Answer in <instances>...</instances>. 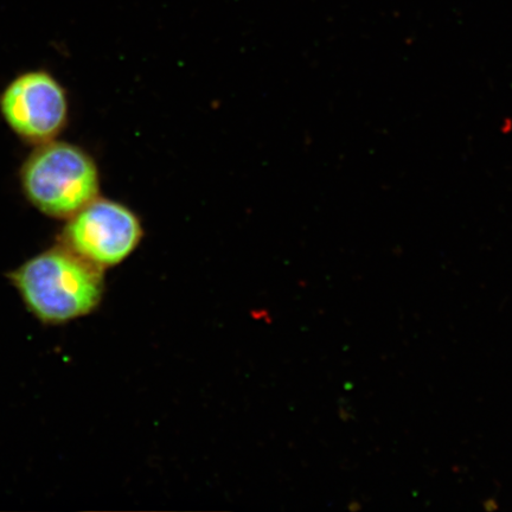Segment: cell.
<instances>
[{"mask_svg":"<svg viewBox=\"0 0 512 512\" xmlns=\"http://www.w3.org/2000/svg\"><path fill=\"white\" fill-rule=\"evenodd\" d=\"M0 112L24 142L46 144L67 125V94L53 75L34 70L18 75L4 89Z\"/></svg>","mask_w":512,"mask_h":512,"instance_id":"obj_4","label":"cell"},{"mask_svg":"<svg viewBox=\"0 0 512 512\" xmlns=\"http://www.w3.org/2000/svg\"><path fill=\"white\" fill-rule=\"evenodd\" d=\"M25 196L55 219H70L99 194V172L87 153L68 143L37 146L21 171Z\"/></svg>","mask_w":512,"mask_h":512,"instance_id":"obj_2","label":"cell"},{"mask_svg":"<svg viewBox=\"0 0 512 512\" xmlns=\"http://www.w3.org/2000/svg\"><path fill=\"white\" fill-rule=\"evenodd\" d=\"M9 278L31 315L47 325L89 315L104 294L101 268L64 246L34 256Z\"/></svg>","mask_w":512,"mask_h":512,"instance_id":"obj_1","label":"cell"},{"mask_svg":"<svg viewBox=\"0 0 512 512\" xmlns=\"http://www.w3.org/2000/svg\"><path fill=\"white\" fill-rule=\"evenodd\" d=\"M68 220L61 238L63 246L101 270L123 262L143 236L138 217L131 210L98 197Z\"/></svg>","mask_w":512,"mask_h":512,"instance_id":"obj_3","label":"cell"}]
</instances>
